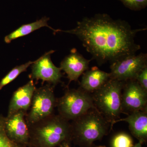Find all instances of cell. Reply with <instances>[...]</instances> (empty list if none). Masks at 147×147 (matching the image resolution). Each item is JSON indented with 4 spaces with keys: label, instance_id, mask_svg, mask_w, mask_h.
Returning <instances> with one entry per match:
<instances>
[{
    "label": "cell",
    "instance_id": "cell-14",
    "mask_svg": "<svg viewBox=\"0 0 147 147\" xmlns=\"http://www.w3.org/2000/svg\"><path fill=\"white\" fill-rule=\"evenodd\" d=\"M110 79V73L102 71L97 67H93L83 74L80 89L87 92H94L100 88Z\"/></svg>",
    "mask_w": 147,
    "mask_h": 147
},
{
    "label": "cell",
    "instance_id": "cell-8",
    "mask_svg": "<svg viewBox=\"0 0 147 147\" xmlns=\"http://www.w3.org/2000/svg\"><path fill=\"white\" fill-rule=\"evenodd\" d=\"M122 93V109L130 113L147 110V91L137 80L125 82Z\"/></svg>",
    "mask_w": 147,
    "mask_h": 147
},
{
    "label": "cell",
    "instance_id": "cell-21",
    "mask_svg": "<svg viewBox=\"0 0 147 147\" xmlns=\"http://www.w3.org/2000/svg\"><path fill=\"white\" fill-rule=\"evenodd\" d=\"M60 147H70V146H69L68 144H67V143H63L60 146Z\"/></svg>",
    "mask_w": 147,
    "mask_h": 147
},
{
    "label": "cell",
    "instance_id": "cell-9",
    "mask_svg": "<svg viewBox=\"0 0 147 147\" xmlns=\"http://www.w3.org/2000/svg\"><path fill=\"white\" fill-rule=\"evenodd\" d=\"M54 52L51 50L45 53L32 65V79H41L54 86L60 82L62 76L61 69L53 64L50 58Z\"/></svg>",
    "mask_w": 147,
    "mask_h": 147
},
{
    "label": "cell",
    "instance_id": "cell-22",
    "mask_svg": "<svg viewBox=\"0 0 147 147\" xmlns=\"http://www.w3.org/2000/svg\"><path fill=\"white\" fill-rule=\"evenodd\" d=\"M133 147H142V143L141 142H139V143H137L136 145H134V146Z\"/></svg>",
    "mask_w": 147,
    "mask_h": 147
},
{
    "label": "cell",
    "instance_id": "cell-4",
    "mask_svg": "<svg viewBox=\"0 0 147 147\" xmlns=\"http://www.w3.org/2000/svg\"><path fill=\"white\" fill-rule=\"evenodd\" d=\"M71 133L82 144L90 146L107 134L109 122L97 110L92 109L74 120Z\"/></svg>",
    "mask_w": 147,
    "mask_h": 147
},
{
    "label": "cell",
    "instance_id": "cell-17",
    "mask_svg": "<svg viewBox=\"0 0 147 147\" xmlns=\"http://www.w3.org/2000/svg\"><path fill=\"white\" fill-rule=\"evenodd\" d=\"M5 117L0 114V147H25L9 139L5 128Z\"/></svg>",
    "mask_w": 147,
    "mask_h": 147
},
{
    "label": "cell",
    "instance_id": "cell-16",
    "mask_svg": "<svg viewBox=\"0 0 147 147\" xmlns=\"http://www.w3.org/2000/svg\"><path fill=\"white\" fill-rule=\"evenodd\" d=\"M35 61H30L24 64L16 66L12 69L0 81V90L16 79L22 72L26 71L28 67L34 63Z\"/></svg>",
    "mask_w": 147,
    "mask_h": 147
},
{
    "label": "cell",
    "instance_id": "cell-18",
    "mask_svg": "<svg viewBox=\"0 0 147 147\" xmlns=\"http://www.w3.org/2000/svg\"><path fill=\"white\" fill-rule=\"evenodd\" d=\"M134 146L131 137L125 132L115 134L111 140V147H133Z\"/></svg>",
    "mask_w": 147,
    "mask_h": 147
},
{
    "label": "cell",
    "instance_id": "cell-2",
    "mask_svg": "<svg viewBox=\"0 0 147 147\" xmlns=\"http://www.w3.org/2000/svg\"><path fill=\"white\" fill-rule=\"evenodd\" d=\"M30 127V140L36 147H55L71 134V125L60 115H53Z\"/></svg>",
    "mask_w": 147,
    "mask_h": 147
},
{
    "label": "cell",
    "instance_id": "cell-13",
    "mask_svg": "<svg viewBox=\"0 0 147 147\" xmlns=\"http://www.w3.org/2000/svg\"><path fill=\"white\" fill-rule=\"evenodd\" d=\"M125 121L128 123L131 133L142 143L147 138V110L137 111L129 114L126 118L118 119L114 124L119 121Z\"/></svg>",
    "mask_w": 147,
    "mask_h": 147
},
{
    "label": "cell",
    "instance_id": "cell-15",
    "mask_svg": "<svg viewBox=\"0 0 147 147\" xmlns=\"http://www.w3.org/2000/svg\"><path fill=\"white\" fill-rule=\"evenodd\" d=\"M49 18L45 16L40 20L36 21L35 22L23 25L20 28L5 36L4 38L5 42L6 43H10L13 40L29 34L42 27H48L55 32H57V30L53 29L47 24V21H49Z\"/></svg>",
    "mask_w": 147,
    "mask_h": 147
},
{
    "label": "cell",
    "instance_id": "cell-11",
    "mask_svg": "<svg viewBox=\"0 0 147 147\" xmlns=\"http://www.w3.org/2000/svg\"><path fill=\"white\" fill-rule=\"evenodd\" d=\"M92 60L87 59L77 50L73 49L70 54L62 61L60 67L67 74L69 83L71 81L76 82L84 72L88 69Z\"/></svg>",
    "mask_w": 147,
    "mask_h": 147
},
{
    "label": "cell",
    "instance_id": "cell-3",
    "mask_svg": "<svg viewBox=\"0 0 147 147\" xmlns=\"http://www.w3.org/2000/svg\"><path fill=\"white\" fill-rule=\"evenodd\" d=\"M125 82L110 79L92 95L96 108L112 125L122 112V93Z\"/></svg>",
    "mask_w": 147,
    "mask_h": 147
},
{
    "label": "cell",
    "instance_id": "cell-5",
    "mask_svg": "<svg viewBox=\"0 0 147 147\" xmlns=\"http://www.w3.org/2000/svg\"><path fill=\"white\" fill-rule=\"evenodd\" d=\"M60 115L67 120H75L96 108L92 95L81 89L68 90L57 101Z\"/></svg>",
    "mask_w": 147,
    "mask_h": 147
},
{
    "label": "cell",
    "instance_id": "cell-12",
    "mask_svg": "<svg viewBox=\"0 0 147 147\" xmlns=\"http://www.w3.org/2000/svg\"><path fill=\"white\" fill-rule=\"evenodd\" d=\"M36 89L33 81L31 80L14 92L9 102L7 117H9L19 110H24L27 113L30 107Z\"/></svg>",
    "mask_w": 147,
    "mask_h": 147
},
{
    "label": "cell",
    "instance_id": "cell-19",
    "mask_svg": "<svg viewBox=\"0 0 147 147\" xmlns=\"http://www.w3.org/2000/svg\"><path fill=\"white\" fill-rule=\"evenodd\" d=\"M126 7L134 11H139L146 8L147 0H118Z\"/></svg>",
    "mask_w": 147,
    "mask_h": 147
},
{
    "label": "cell",
    "instance_id": "cell-1",
    "mask_svg": "<svg viewBox=\"0 0 147 147\" xmlns=\"http://www.w3.org/2000/svg\"><path fill=\"white\" fill-rule=\"evenodd\" d=\"M146 30V28L132 29L126 21L114 20L106 13H98L85 17L77 22L74 29H58L57 32L76 35L91 55L92 59L101 65L136 54L141 47L134 38L137 33Z\"/></svg>",
    "mask_w": 147,
    "mask_h": 147
},
{
    "label": "cell",
    "instance_id": "cell-7",
    "mask_svg": "<svg viewBox=\"0 0 147 147\" xmlns=\"http://www.w3.org/2000/svg\"><path fill=\"white\" fill-rule=\"evenodd\" d=\"M147 55H129L111 63L110 79L121 82L136 80L140 71L147 66Z\"/></svg>",
    "mask_w": 147,
    "mask_h": 147
},
{
    "label": "cell",
    "instance_id": "cell-10",
    "mask_svg": "<svg viewBox=\"0 0 147 147\" xmlns=\"http://www.w3.org/2000/svg\"><path fill=\"white\" fill-rule=\"evenodd\" d=\"M27 113L19 110L5 117V128L7 136L13 142L26 146L30 142V131L25 120Z\"/></svg>",
    "mask_w": 147,
    "mask_h": 147
},
{
    "label": "cell",
    "instance_id": "cell-6",
    "mask_svg": "<svg viewBox=\"0 0 147 147\" xmlns=\"http://www.w3.org/2000/svg\"><path fill=\"white\" fill-rule=\"evenodd\" d=\"M57 101L53 86L47 85L36 89L32 98L30 110L26 117L29 126L52 115Z\"/></svg>",
    "mask_w": 147,
    "mask_h": 147
},
{
    "label": "cell",
    "instance_id": "cell-20",
    "mask_svg": "<svg viewBox=\"0 0 147 147\" xmlns=\"http://www.w3.org/2000/svg\"><path fill=\"white\" fill-rule=\"evenodd\" d=\"M136 80L139 85L147 91V66L140 71L136 77Z\"/></svg>",
    "mask_w": 147,
    "mask_h": 147
},
{
    "label": "cell",
    "instance_id": "cell-23",
    "mask_svg": "<svg viewBox=\"0 0 147 147\" xmlns=\"http://www.w3.org/2000/svg\"></svg>",
    "mask_w": 147,
    "mask_h": 147
}]
</instances>
